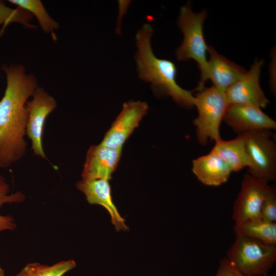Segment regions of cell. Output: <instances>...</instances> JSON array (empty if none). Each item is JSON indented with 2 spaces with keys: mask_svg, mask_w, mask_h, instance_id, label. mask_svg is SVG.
Here are the masks:
<instances>
[{
  "mask_svg": "<svg viewBox=\"0 0 276 276\" xmlns=\"http://www.w3.org/2000/svg\"><path fill=\"white\" fill-rule=\"evenodd\" d=\"M33 16L28 11L19 8H12L7 6L4 1H0V26L2 34L7 26L11 23H18L26 28L35 29L36 26L31 24Z\"/></svg>",
  "mask_w": 276,
  "mask_h": 276,
  "instance_id": "cell-20",
  "label": "cell"
},
{
  "mask_svg": "<svg viewBox=\"0 0 276 276\" xmlns=\"http://www.w3.org/2000/svg\"><path fill=\"white\" fill-rule=\"evenodd\" d=\"M148 109V104L140 101H129L105 133L101 144L110 148H122L127 139L139 126Z\"/></svg>",
  "mask_w": 276,
  "mask_h": 276,
  "instance_id": "cell-10",
  "label": "cell"
},
{
  "mask_svg": "<svg viewBox=\"0 0 276 276\" xmlns=\"http://www.w3.org/2000/svg\"><path fill=\"white\" fill-rule=\"evenodd\" d=\"M2 70L6 86L0 100V167L7 168L26 152V104L39 85L35 76L27 73L20 63L5 64Z\"/></svg>",
  "mask_w": 276,
  "mask_h": 276,
  "instance_id": "cell-1",
  "label": "cell"
},
{
  "mask_svg": "<svg viewBox=\"0 0 276 276\" xmlns=\"http://www.w3.org/2000/svg\"><path fill=\"white\" fill-rule=\"evenodd\" d=\"M8 2L34 15L41 30L45 33L51 34L56 40L55 31L59 28V24L50 15L41 1L9 0Z\"/></svg>",
  "mask_w": 276,
  "mask_h": 276,
  "instance_id": "cell-18",
  "label": "cell"
},
{
  "mask_svg": "<svg viewBox=\"0 0 276 276\" xmlns=\"http://www.w3.org/2000/svg\"><path fill=\"white\" fill-rule=\"evenodd\" d=\"M263 179L245 174L234 202L232 218L235 224L260 219L262 203L272 187Z\"/></svg>",
  "mask_w": 276,
  "mask_h": 276,
  "instance_id": "cell-7",
  "label": "cell"
},
{
  "mask_svg": "<svg viewBox=\"0 0 276 276\" xmlns=\"http://www.w3.org/2000/svg\"><path fill=\"white\" fill-rule=\"evenodd\" d=\"M76 266L73 260L59 261L52 265L33 262L26 265L15 276H63Z\"/></svg>",
  "mask_w": 276,
  "mask_h": 276,
  "instance_id": "cell-19",
  "label": "cell"
},
{
  "mask_svg": "<svg viewBox=\"0 0 276 276\" xmlns=\"http://www.w3.org/2000/svg\"><path fill=\"white\" fill-rule=\"evenodd\" d=\"M261 219L270 222H276V190L272 187L265 198L261 209Z\"/></svg>",
  "mask_w": 276,
  "mask_h": 276,
  "instance_id": "cell-22",
  "label": "cell"
},
{
  "mask_svg": "<svg viewBox=\"0 0 276 276\" xmlns=\"http://www.w3.org/2000/svg\"><path fill=\"white\" fill-rule=\"evenodd\" d=\"M0 276H5L4 270L0 267Z\"/></svg>",
  "mask_w": 276,
  "mask_h": 276,
  "instance_id": "cell-24",
  "label": "cell"
},
{
  "mask_svg": "<svg viewBox=\"0 0 276 276\" xmlns=\"http://www.w3.org/2000/svg\"><path fill=\"white\" fill-rule=\"evenodd\" d=\"M76 187L84 194L89 203L100 205L106 209L117 231L129 230L125 219L121 216L112 201L108 180L82 179L77 183Z\"/></svg>",
  "mask_w": 276,
  "mask_h": 276,
  "instance_id": "cell-13",
  "label": "cell"
},
{
  "mask_svg": "<svg viewBox=\"0 0 276 276\" xmlns=\"http://www.w3.org/2000/svg\"><path fill=\"white\" fill-rule=\"evenodd\" d=\"M198 116L193 120L197 139L205 146L209 139L220 140V126L229 105L225 92L214 86L204 87L194 96Z\"/></svg>",
  "mask_w": 276,
  "mask_h": 276,
  "instance_id": "cell-4",
  "label": "cell"
},
{
  "mask_svg": "<svg viewBox=\"0 0 276 276\" xmlns=\"http://www.w3.org/2000/svg\"><path fill=\"white\" fill-rule=\"evenodd\" d=\"M223 120L239 134L276 128L274 120L261 108L250 105L229 104Z\"/></svg>",
  "mask_w": 276,
  "mask_h": 276,
  "instance_id": "cell-11",
  "label": "cell"
},
{
  "mask_svg": "<svg viewBox=\"0 0 276 276\" xmlns=\"http://www.w3.org/2000/svg\"><path fill=\"white\" fill-rule=\"evenodd\" d=\"M226 257L245 275L263 276L276 261V245L236 235Z\"/></svg>",
  "mask_w": 276,
  "mask_h": 276,
  "instance_id": "cell-5",
  "label": "cell"
},
{
  "mask_svg": "<svg viewBox=\"0 0 276 276\" xmlns=\"http://www.w3.org/2000/svg\"><path fill=\"white\" fill-rule=\"evenodd\" d=\"M207 16L203 10L195 13L192 10L191 3H187L180 9L177 24L183 33V41L177 49L175 55L178 61L194 60L200 72L198 85L195 89L199 91L204 87L208 80V60L206 53L209 46L205 40L203 26Z\"/></svg>",
  "mask_w": 276,
  "mask_h": 276,
  "instance_id": "cell-3",
  "label": "cell"
},
{
  "mask_svg": "<svg viewBox=\"0 0 276 276\" xmlns=\"http://www.w3.org/2000/svg\"><path fill=\"white\" fill-rule=\"evenodd\" d=\"M208 52L210 58L207 78L215 88L225 91L246 72L243 67L219 54L212 46H209Z\"/></svg>",
  "mask_w": 276,
  "mask_h": 276,
  "instance_id": "cell-14",
  "label": "cell"
},
{
  "mask_svg": "<svg viewBox=\"0 0 276 276\" xmlns=\"http://www.w3.org/2000/svg\"><path fill=\"white\" fill-rule=\"evenodd\" d=\"M236 235L243 236L271 245H276V222L261 218L235 224Z\"/></svg>",
  "mask_w": 276,
  "mask_h": 276,
  "instance_id": "cell-17",
  "label": "cell"
},
{
  "mask_svg": "<svg viewBox=\"0 0 276 276\" xmlns=\"http://www.w3.org/2000/svg\"><path fill=\"white\" fill-rule=\"evenodd\" d=\"M192 172L197 179L208 186H219L229 178L232 170L218 155L211 151L194 159Z\"/></svg>",
  "mask_w": 276,
  "mask_h": 276,
  "instance_id": "cell-15",
  "label": "cell"
},
{
  "mask_svg": "<svg viewBox=\"0 0 276 276\" xmlns=\"http://www.w3.org/2000/svg\"><path fill=\"white\" fill-rule=\"evenodd\" d=\"M214 276H246L241 272L226 257L221 260Z\"/></svg>",
  "mask_w": 276,
  "mask_h": 276,
  "instance_id": "cell-23",
  "label": "cell"
},
{
  "mask_svg": "<svg viewBox=\"0 0 276 276\" xmlns=\"http://www.w3.org/2000/svg\"><path fill=\"white\" fill-rule=\"evenodd\" d=\"M10 188L5 178L0 174V208L5 203H20L25 199V195L20 191L9 194ZM16 224L10 216L0 215V232L8 229L13 230Z\"/></svg>",
  "mask_w": 276,
  "mask_h": 276,
  "instance_id": "cell-21",
  "label": "cell"
},
{
  "mask_svg": "<svg viewBox=\"0 0 276 276\" xmlns=\"http://www.w3.org/2000/svg\"><path fill=\"white\" fill-rule=\"evenodd\" d=\"M31 98L26 104V134L32 142L34 154L44 158L45 155L42 146L44 125L48 116L56 109L57 104L55 99L40 86Z\"/></svg>",
  "mask_w": 276,
  "mask_h": 276,
  "instance_id": "cell-8",
  "label": "cell"
},
{
  "mask_svg": "<svg viewBox=\"0 0 276 276\" xmlns=\"http://www.w3.org/2000/svg\"><path fill=\"white\" fill-rule=\"evenodd\" d=\"M122 148H110L101 144L87 150L82 173V179H111L117 169Z\"/></svg>",
  "mask_w": 276,
  "mask_h": 276,
  "instance_id": "cell-12",
  "label": "cell"
},
{
  "mask_svg": "<svg viewBox=\"0 0 276 276\" xmlns=\"http://www.w3.org/2000/svg\"><path fill=\"white\" fill-rule=\"evenodd\" d=\"M250 175L268 182L276 178V145L269 131L244 133Z\"/></svg>",
  "mask_w": 276,
  "mask_h": 276,
  "instance_id": "cell-6",
  "label": "cell"
},
{
  "mask_svg": "<svg viewBox=\"0 0 276 276\" xmlns=\"http://www.w3.org/2000/svg\"><path fill=\"white\" fill-rule=\"evenodd\" d=\"M0 168H1V167H0Z\"/></svg>",
  "mask_w": 276,
  "mask_h": 276,
  "instance_id": "cell-26",
  "label": "cell"
},
{
  "mask_svg": "<svg viewBox=\"0 0 276 276\" xmlns=\"http://www.w3.org/2000/svg\"><path fill=\"white\" fill-rule=\"evenodd\" d=\"M263 60L255 59L250 70L224 92L229 104L265 108L269 103L260 85Z\"/></svg>",
  "mask_w": 276,
  "mask_h": 276,
  "instance_id": "cell-9",
  "label": "cell"
},
{
  "mask_svg": "<svg viewBox=\"0 0 276 276\" xmlns=\"http://www.w3.org/2000/svg\"><path fill=\"white\" fill-rule=\"evenodd\" d=\"M152 26L144 24L136 35L137 51L135 60L139 77L150 82L154 92L171 97L179 106L186 108L194 106L192 92L183 89L176 82L177 70L171 61L160 59L154 54L151 43Z\"/></svg>",
  "mask_w": 276,
  "mask_h": 276,
  "instance_id": "cell-2",
  "label": "cell"
},
{
  "mask_svg": "<svg viewBox=\"0 0 276 276\" xmlns=\"http://www.w3.org/2000/svg\"><path fill=\"white\" fill-rule=\"evenodd\" d=\"M263 276H268V275L267 274V275H263Z\"/></svg>",
  "mask_w": 276,
  "mask_h": 276,
  "instance_id": "cell-25",
  "label": "cell"
},
{
  "mask_svg": "<svg viewBox=\"0 0 276 276\" xmlns=\"http://www.w3.org/2000/svg\"><path fill=\"white\" fill-rule=\"evenodd\" d=\"M211 152L220 156L228 165L232 172H239L249 164L245 146L244 133L228 140L220 139L216 141Z\"/></svg>",
  "mask_w": 276,
  "mask_h": 276,
  "instance_id": "cell-16",
  "label": "cell"
}]
</instances>
